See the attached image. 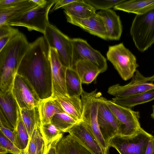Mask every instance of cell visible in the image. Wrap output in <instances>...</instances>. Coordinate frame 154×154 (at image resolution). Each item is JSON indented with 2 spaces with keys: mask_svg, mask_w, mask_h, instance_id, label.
Wrapping results in <instances>:
<instances>
[{
  "mask_svg": "<svg viewBox=\"0 0 154 154\" xmlns=\"http://www.w3.org/2000/svg\"><path fill=\"white\" fill-rule=\"evenodd\" d=\"M79 121L66 112L57 114L52 117L51 123L63 133L67 131Z\"/></svg>",
  "mask_w": 154,
  "mask_h": 154,
  "instance_id": "32",
  "label": "cell"
},
{
  "mask_svg": "<svg viewBox=\"0 0 154 154\" xmlns=\"http://www.w3.org/2000/svg\"><path fill=\"white\" fill-rule=\"evenodd\" d=\"M23 0H0V9L9 8L15 6Z\"/></svg>",
  "mask_w": 154,
  "mask_h": 154,
  "instance_id": "38",
  "label": "cell"
},
{
  "mask_svg": "<svg viewBox=\"0 0 154 154\" xmlns=\"http://www.w3.org/2000/svg\"><path fill=\"white\" fill-rule=\"evenodd\" d=\"M106 57L125 81L132 78L139 66L135 56L122 43L109 46Z\"/></svg>",
  "mask_w": 154,
  "mask_h": 154,
  "instance_id": "5",
  "label": "cell"
},
{
  "mask_svg": "<svg viewBox=\"0 0 154 154\" xmlns=\"http://www.w3.org/2000/svg\"><path fill=\"white\" fill-rule=\"evenodd\" d=\"M67 21L77 26L91 34L107 40V34L103 19L97 13L88 18H81L66 15Z\"/></svg>",
  "mask_w": 154,
  "mask_h": 154,
  "instance_id": "16",
  "label": "cell"
},
{
  "mask_svg": "<svg viewBox=\"0 0 154 154\" xmlns=\"http://www.w3.org/2000/svg\"><path fill=\"white\" fill-rule=\"evenodd\" d=\"M0 146L4 148L8 153L12 154H24L22 150L16 146L1 132Z\"/></svg>",
  "mask_w": 154,
  "mask_h": 154,
  "instance_id": "34",
  "label": "cell"
},
{
  "mask_svg": "<svg viewBox=\"0 0 154 154\" xmlns=\"http://www.w3.org/2000/svg\"><path fill=\"white\" fill-rule=\"evenodd\" d=\"M145 154H154V136H153L149 141Z\"/></svg>",
  "mask_w": 154,
  "mask_h": 154,
  "instance_id": "40",
  "label": "cell"
},
{
  "mask_svg": "<svg viewBox=\"0 0 154 154\" xmlns=\"http://www.w3.org/2000/svg\"><path fill=\"white\" fill-rule=\"evenodd\" d=\"M75 0H57L53 8L51 11L53 12L57 9L74 2Z\"/></svg>",
  "mask_w": 154,
  "mask_h": 154,
  "instance_id": "39",
  "label": "cell"
},
{
  "mask_svg": "<svg viewBox=\"0 0 154 154\" xmlns=\"http://www.w3.org/2000/svg\"><path fill=\"white\" fill-rule=\"evenodd\" d=\"M0 131L6 138L17 147V139L14 131L5 126L1 122Z\"/></svg>",
  "mask_w": 154,
  "mask_h": 154,
  "instance_id": "35",
  "label": "cell"
},
{
  "mask_svg": "<svg viewBox=\"0 0 154 154\" xmlns=\"http://www.w3.org/2000/svg\"><path fill=\"white\" fill-rule=\"evenodd\" d=\"M152 136L141 128L133 134L116 135L111 140L109 146L115 148L120 154H145Z\"/></svg>",
  "mask_w": 154,
  "mask_h": 154,
  "instance_id": "7",
  "label": "cell"
},
{
  "mask_svg": "<svg viewBox=\"0 0 154 154\" xmlns=\"http://www.w3.org/2000/svg\"><path fill=\"white\" fill-rule=\"evenodd\" d=\"M8 153L6 150L3 147L0 146V154H6Z\"/></svg>",
  "mask_w": 154,
  "mask_h": 154,
  "instance_id": "43",
  "label": "cell"
},
{
  "mask_svg": "<svg viewBox=\"0 0 154 154\" xmlns=\"http://www.w3.org/2000/svg\"><path fill=\"white\" fill-rule=\"evenodd\" d=\"M67 132L76 138L94 154H107L87 125L83 121L74 125Z\"/></svg>",
  "mask_w": 154,
  "mask_h": 154,
  "instance_id": "15",
  "label": "cell"
},
{
  "mask_svg": "<svg viewBox=\"0 0 154 154\" xmlns=\"http://www.w3.org/2000/svg\"><path fill=\"white\" fill-rule=\"evenodd\" d=\"M40 131L44 142V149L47 148L53 141L63 137V133L51 123L41 124Z\"/></svg>",
  "mask_w": 154,
  "mask_h": 154,
  "instance_id": "30",
  "label": "cell"
},
{
  "mask_svg": "<svg viewBox=\"0 0 154 154\" xmlns=\"http://www.w3.org/2000/svg\"><path fill=\"white\" fill-rule=\"evenodd\" d=\"M57 154H94L70 134L63 137L58 143Z\"/></svg>",
  "mask_w": 154,
  "mask_h": 154,
  "instance_id": "19",
  "label": "cell"
},
{
  "mask_svg": "<svg viewBox=\"0 0 154 154\" xmlns=\"http://www.w3.org/2000/svg\"><path fill=\"white\" fill-rule=\"evenodd\" d=\"M50 58L52 72V97L56 98L58 96H68L65 82L67 68L62 64L57 50L54 48H50Z\"/></svg>",
  "mask_w": 154,
  "mask_h": 154,
  "instance_id": "14",
  "label": "cell"
},
{
  "mask_svg": "<svg viewBox=\"0 0 154 154\" xmlns=\"http://www.w3.org/2000/svg\"><path fill=\"white\" fill-rule=\"evenodd\" d=\"M80 77L82 83H91L101 73L100 69L93 63L85 60L77 61L73 68Z\"/></svg>",
  "mask_w": 154,
  "mask_h": 154,
  "instance_id": "25",
  "label": "cell"
},
{
  "mask_svg": "<svg viewBox=\"0 0 154 154\" xmlns=\"http://www.w3.org/2000/svg\"><path fill=\"white\" fill-rule=\"evenodd\" d=\"M152 112L151 115V117L154 119V105L152 106Z\"/></svg>",
  "mask_w": 154,
  "mask_h": 154,
  "instance_id": "44",
  "label": "cell"
},
{
  "mask_svg": "<svg viewBox=\"0 0 154 154\" xmlns=\"http://www.w3.org/2000/svg\"><path fill=\"white\" fill-rule=\"evenodd\" d=\"M97 90L90 92L84 90L82 92L81 96L83 109L82 120L86 124L100 145L108 154L109 148L101 134L98 122V98L100 92H97Z\"/></svg>",
  "mask_w": 154,
  "mask_h": 154,
  "instance_id": "6",
  "label": "cell"
},
{
  "mask_svg": "<svg viewBox=\"0 0 154 154\" xmlns=\"http://www.w3.org/2000/svg\"><path fill=\"white\" fill-rule=\"evenodd\" d=\"M97 14L103 19L107 32V40H119L122 32V26L119 17L110 9L100 10Z\"/></svg>",
  "mask_w": 154,
  "mask_h": 154,
  "instance_id": "18",
  "label": "cell"
},
{
  "mask_svg": "<svg viewBox=\"0 0 154 154\" xmlns=\"http://www.w3.org/2000/svg\"><path fill=\"white\" fill-rule=\"evenodd\" d=\"M72 67L78 61L85 60L88 61L97 66L101 73L106 70L107 64L106 58L97 50L93 48L83 39L72 38Z\"/></svg>",
  "mask_w": 154,
  "mask_h": 154,
  "instance_id": "12",
  "label": "cell"
},
{
  "mask_svg": "<svg viewBox=\"0 0 154 154\" xmlns=\"http://www.w3.org/2000/svg\"><path fill=\"white\" fill-rule=\"evenodd\" d=\"M57 0H47L45 4L36 7L8 20L5 24L11 26H21L29 31L35 30L43 34L49 23L48 14Z\"/></svg>",
  "mask_w": 154,
  "mask_h": 154,
  "instance_id": "3",
  "label": "cell"
},
{
  "mask_svg": "<svg viewBox=\"0 0 154 154\" xmlns=\"http://www.w3.org/2000/svg\"><path fill=\"white\" fill-rule=\"evenodd\" d=\"M154 75L145 77L137 70L131 81L124 85L119 84L109 87L107 93L117 97L131 96L154 88Z\"/></svg>",
  "mask_w": 154,
  "mask_h": 154,
  "instance_id": "10",
  "label": "cell"
},
{
  "mask_svg": "<svg viewBox=\"0 0 154 154\" xmlns=\"http://www.w3.org/2000/svg\"><path fill=\"white\" fill-rule=\"evenodd\" d=\"M30 45L26 36L19 31L0 51V91L12 90L19 66Z\"/></svg>",
  "mask_w": 154,
  "mask_h": 154,
  "instance_id": "2",
  "label": "cell"
},
{
  "mask_svg": "<svg viewBox=\"0 0 154 154\" xmlns=\"http://www.w3.org/2000/svg\"><path fill=\"white\" fill-rule=\"evenodd\" d=\"M113 8L115 10L141 14L154 9V0H125Z\"/></svg>",
  "mask_w": 154,
  "mask_h": 154,
  "instance_id": "21",
  "label": "cell"
},
{
  "mask_svg": "<svg viewBox=\"0 0 154 154\" xmlns=\"http://www.w3.org/2000/svg\"><path fill=\"white\" fill-rule=\"evenodd\" d=\"M38 6H41L45 4L47 2L46 0H32Z\"/></svg>",
  "mask_w": 154,
  "mask_h": 154,
  "instance_id": "42",
  "label": "cell"
},
{
  "mask_svg": "<svg viewBox=\"0 0 154 154\" xmlns=\"http://www.w3.org/2000/svg\"><path fill=\"white\" fill-rule=\"evenodd\" d=\"M15 34L0 38V51L3 48Z\"/></svg>",
  "mask_w": 154,
  "mask_h": 154,
  "instance_id": "41",
  "label": "cell"
},
{
  "mask_svg": "<svg viewBox=\"0 0 154 154\" xmlns=\"http://www.w3.org/2000/svg\"><path fill=\"white\" fill-rule=\"evenodd\" d=\"M66 15L81 18H87L95 14L96 9L84 0H75L62 8Z\"/></svg>",
  "mask_w": 154,
  "mask_h": 154,
  "instance_id": "22",
  "label": "cell"
},
{
  "mask_svg": "<svg viewBox=\"0 0 154 154\" xmlns=\"http://www.w3.org/2000/svg\"><path fill=\"white\" fill-rule=\"evenodd\" d=\"M62 138H58L53 141L45 149L43 154H57L58 143Z\"/></svg>",
  "mask_w": 154,
  "mask_h": 154,
  "instance_id": "37",
  "label": "cell"
},
{
  "mask_svg": "<svg viewBox=\"0 0 154 154\" xmlns=\"http://www.w3.org/2000/svg\"><path fill=\"white\" fill-rule=\"evenodd\" d=\"M56 98L66 113L79 121L82 120L83 109L80 96H58Z\"/></svg>",
  "mask_w": 154,
  "mask_h": 154,
  "instance_id": "23",
  "label": "cell"
},
{
  "mask_svg": "<svg viewBox=\"0 0 154 154\" xmlns=\"http://www.w3.org/2000/svg\"><path fill=\"white\" fill-rule=\"evenodd\" d=\"M45 37L50 48L57 50L60 60L65 67H72V38L66 35L56 26L50 23L47 26Z\"/></svg>",
  "mask_w": 154,
  "mask_h": 154,
  "instance_id": "8",
  "label": "cell"
},
{
  "mask_svg": "<svg viewBox=\"0 0 154 154\" xmlns=\"http://www.w3.org/2000/svg\"><path fill=\"white\" fill-rule=\"evenodd\" d=\"M20 111L22 119L27 131L29 140L35 127L40 126L41 124L38 107L31 109H20Z\"/></svg>",
  "mask_w": 154,
  "mask_h": 154,
  "instance_id": "28",
  "label": "cell"
},
{
  "mask_svg": "<svg viewBox=\"0 0 154 154\" xmlns=\"http://www.w3.org/2000/svg\"><path fill=\"white\" fill-rule=\"evenodd\" d=\"M41 124L51 123L55 115L65 112L56 98L41 100L38 106Z\"/></svg>",
  "mask_w": 154,
  "mask_h": 154,
  "instance_id": "20",
  "label": "cell"
},
{
  "mask_svg": "<svg viewBox=\"0 0 154 154\" xmlns=\"http://www.w3.org/2000/svg\"><path fill=\"white\" fill-rule=\"evenodd\" d=\"M17 142V147L26 154L29 141V135L22 119L19 109L16 130L14 131Z\"/></svg>",
  "mask_w": 154,
  "mask_h": 154,
  "instance_id": "31",
  "label": "cell"
},
{
  "mask_svg": "<svg viewBox=\"0 0 154 154\" xmlns=\"http://www.w3.org/2000/svg\"><path fill=\"white\" fill-rule=\"evenodd\" d=\"M19 31L8 24H4L0 25V38L14 34Z\"/></svg>",
  "mask_w": 154,
  "mask_h": 154,
  "instance_id": "36",
  "label": "cell"
},
{
  "mask_svg": "<svg viewBox=\"0 0 154 154\" xmlns=\"http://www.w3.org/2000/svg\"><path fill=\"white\" fill-rule=\"evenodd\" d=\"M12 92L20 109H31L38 106L41 100L33 87L24 77L17 74Z\"/></svg>",
  "mask_w": 154,
  "mask_h": 154,
  "instance_id": "11",
  "label": "cell"
},
{
  "mask_svg": "<svg viewBox=\"0 0 154 154\" xmlns=\"http://www.w3.org/2000/svg\"><path fill=\"white\" fill-rule=\"evenodd\" d=\"M37 6L32 0H23L15 6L0 9V25L4 24L8 20L19 16Z\"/></svg>",
  "mask_w": 154,
  "mask_h": 154,
  "instance_id": "26",
  "label": "cell"
},
{
  "mask_svg": "<svg viewBox=\"0 0 154 154\" xmlns=\"http://www.w3.org/2000/svg\"><path fill=\"white\" fill-rule=\"evenodd\" d=\"M0 112L14 131H16L20 108L13 95L12 90L5 92L0 91Z\"/></svg>",
  "mask_w": 154,
  "mask_h": 154,
  "instance_id": "17",
  "label": "cell"
},
{
  "mask_svg": "<svg viewBox=\"0 0 154 154\" xmlns=\"http://www.w3.org/2000/svg\"><path fill=\"white\" fill-rule=\"evenodd\" d=\"M50 47L44 36L30 43L23 57L17 73L25 77L41 100L52 95Z\"/></svg>",
  "mask_w": 154,
  "mask_h": 154,
  "instance_id": "1",
  "label": "cell"
},
{
  "mask_svg": "<svg viewBox=\"0 0 154 154\" xmlns=\"http://www.w3.org/2000/svg\"><path fill=\"white\" fill-rule=\"evenodd\" d=\"M84 0L94 7L96 10L100 9L101 10H104L114 8L125 0Z\"/></svg>",
  "mask_w": 154,
  "mask_h": 154,
  "instance_id": "33",
  "label": "cell"
},
{
  "mask_svg": "<svg viewBox=\"0 0 154 154\" xmlns=\"http://www.w3.org/2000/svg\"><path fill=\"white\" fill-rule=\"evenodd\" d=\"M66 86L68 96H80L83 91L82 82L79 75L72 68L67 69L65 77Z\"/></svg>",
  "mask_w": 154,
  "mask_h": 154,
  "instance_id": "27",
  "label": "cell"
},
{
  "mask_svg": "<svg viewBox=\"0 0 154 154\" xmlns=\"http://www.w3.org/2000/svg\"><path fill=\"white\" fill-rule=\"evenodd\" d=\"M130 33L136 47L143 52L154 44V9L135 16Z\"/></svg>",
  "mask_w": 154,
  "mask_h": 154,
  "instance_id": "4",
  "label": "cell"
},
{
  "mask_svg": "<svg viewBox=\"0 0 154 154\" xmlns=\"http://www.w3.org/2000/svg\"><path fill=\"white\" fill-rule=\"evenodd\" d=\"M103 100L122 125L120 135H129L137 132L141 128L139 119L140 113L131 108L118 105L111 100L103 97Z\"/></svg>",
  "mask_w": 154,
  "mask_h": 154,
  "instance_id": "13",
  "label": "cell"
},
{
  "mask_svg": "<svg viewBox=\"0 0 154 154\" xmlns=\"http://www.w3.org/2000/svg\"><path fill=\"white\" fill-rule=\"evenodd\" d=\"M111 100L122 106L131 108L154 100V88L137 94L122 97H115Z\"/></svg>",
  "mask_w": 154,
  "mask_h": 154,
  "instance_id": "24",
  "label": "cell"
},
{
  "mask_svg": "<svg viewBox=\"0 0 154 154\" xmlns=\"http://www.w3.org/2000/svg\"><path fill=\"white\" fill-rule=\"evenodd\" d=\"M100 93L98 98L97 120L102 136L109 148L111 140L120 135L122 125L104 103Z\"/></svg>",
  "mask_w": 154,
  "mask_h": 154,
  "instance_id": "9",
  "label": "cell"
},
{
  "mask_svg": "<svg viewBox=\"0 0 154 154\" xmlns=\"http://www.w3.org/2000/svg\"><path fill=\"white\" fill-rule=\"evenodd\" d=\"M40 126H37L29 140L26 154H43L45 143L40 131Z\"/></svg>",
  "mask_w": 154,
  "mask_h": 154,
  "instance_id": "29",
  "label": "cell"
}]
</instances>
